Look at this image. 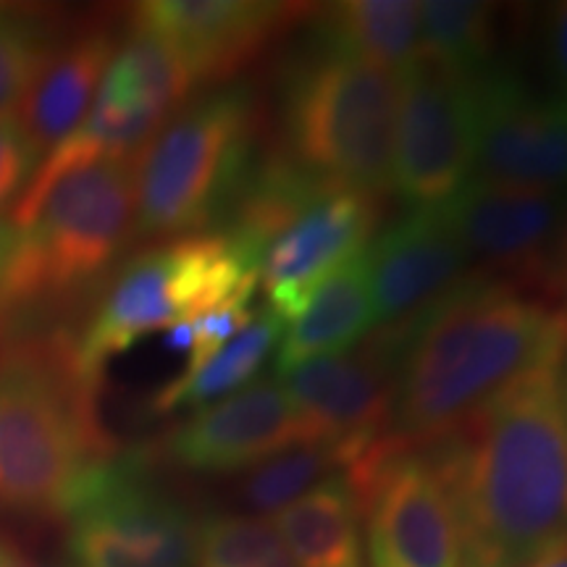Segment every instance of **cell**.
<instances>
[{"mask_svg":"<svg viewBox=\"0 0 567 567\" xmlns=\"http://www.w3.org/2000/svg\"><path fill=\"white\" fill-rule=\"evenodd\" d=\"M379 224L381 197L350 189H329L302 208L258 260L268 310L287 326L326 276L371 245Z\"/></svg>","mask_w":567,"mask_h":567,"instance_id":"e0dca14e","label":"cell"},{"mask_svg":"<svg viewBox=\"0 0 567 567\" xmlns=\"http://www.w3.org/2000/svg\"><path fill=\"white\" fill-rule=\"evenodd\" d=\"M266 142L268 116L250 84L189 101L134 161V239L161 245L224 226Z\"/></svg>","mask_w":567,"mask_h":567,"instance_id":"8992f818","label":"cell"},{"mask_svg":"<svg viewBox=\"0 0 567 567\" xmlns=\"http://www.w3.org/2000/svg\"><path fill=\"white\" fill-rule=\"evenodd\" d=\"M252 310V297H243V300H231L221 305V308L210 310L193 321V347H189L187 368L184 371H193V368L203 365L210 354H216L221 347L239 334L245 326L255 321Z\"/></svg>","mask_w":567,"mask_h":567,"instance_id":"f1b7e54d","label":"cell"},{"mask_svg":"<svg viewBox=\"0 0 567 567\" xmlns=\"http://www.w3.org/2000/svg\"><path fill=\"white\" fill-rule=\"evenodd\" d=\"M375 329L421 316L473 274L467 252L442 205L410 210L368 245Z\"/></svg>","mask_w":567,"mask_h":567,"instance_id":"ac0fdd59","label":"cell"},{"mask_svg":"<svg viewBox=\"0 0 567 567\" xmlns=\"http://www.w3.org/2000/svg\"><path fill=\"white\" fill-rule=\"evenodd\" d=\"M59 42L42 11L0 6V118L13 116Z\"/></svg>","mask_w":567,"mask_h":567,"instance_id":"484cf974","label":"cell"},{"mask_svg":"<svg viewBox=\"0 0 567 567\" xmlns=\"http://www.w3.org/2000/svg\"><path fill=\"white\" fill-rule=\"evenodd\" d=\"M313 442L308 423L276 375L197 408L161 436L151 457L200 476L247 473L297 444Z\"/></svg>","mask_w":567,"mask_h":567,"instance_id":"4fadbf2b","label":"cell"},{"mask_svg":"<svg viewBox=\"0 0 567 567\" xmlns=\"http://www.w3.org/2000/svg\"><path fill=\"white\" fill-rule=\"evenodd\" d=\"M342 473L360 502L368 567H460L455 513L423 450L381 439Z\"/></svg>","mask_w":567,"mask_h":567,"instance_id":"30bf717a","label":"cell"},{"mask_svg":"<svg viewBox=\"0 0 567 567\" xmlns=\"http://www.w3.org/2000/svg\"><path fill=\"white\" fill-rule=\"evenodd\" d=\"M473 274L528 289H557L555 245L567 221L563 193H523L467 182L442 205Z\"/></svg>","mask_w":567,"mask_h":567,"instance_id":"9a60e30c","label":"cell"},{"mask_svg":"<svg viewBox=\"0 0 567 567\" xmlns=\"http://www.w3.org/2000/svg\"><path fill=\"white\" fill-rule=\"evenodd\" d=\"M122 38L111 27H87L61 40L21 97L13 118L40 158L53 153L87 116Z\"/></svg>","mask_w":567,"mask_h":567,"instance_id":"d6986e66","label":"cell"},{"mask_svg":"<svg viewBox=\"0 0 567 567\" xmlns=\"http://www.w3.org/2000/svg\"><path fill=\"white\" fill-rule=\"evenodd\" d=\"M547 55L555 74L559 97L567 101V3H559L549 13L547 27Z\"/></svg>","mask_w":567,"mask_h":567,"instance_id":"f546056e","label":"cell"},{"mask_svg":"<svg viewBox=\"0 0 567 567\" xmlns=\"http://www.w3.org/2000/svg\"><path fill=\"white\" fill-rule=\"evenodd\" d=\"M476 163V84L421 59L400 74L392 193L413 210L439 208L465 189Z\"/></svg>","mask_w":567,"mask_h":567,"instance_id":"8fae6325","label":"cell"},{"mask_svg":"<svg viewBox=\"0 0 567 567\" xmlns=\"http://www.w3.org/2000/svg\"><path fill=\"white\" fill-rule=\"evenodd\" d=\"M255 289L258 268L224 231L145 247L103 287L101 302L74 339L76 365L101 384L105 365L140 339L255 297Z\"/></svg>","mask_w":567,"mask_h":567,"instance_id":"52a82bcc","label":"cell"},{"mask_svg":"<svg viewBox=\"0 0 567 567\" xmlns=\"http://www.w3.org/2000/svg\"><path fill=\"white\" fill-rule=\"evenodd\" d=\"M0 567H45L34 563L32 557H27L19 547H13L9 542H0Z\"/></svg>","mask_w":567,"mask_h":567,"instance_id":"1f68e13d","label":"cell"},{"mask_svg":"<svg viewBox=\"0 0 567 567\" xmlns=\"http://www.w3.org/2000/svg\"><path fill=\"white\" fill-rule=\"evenodd\" d=\"M476 84V163L471 182L523 193L567 189V101L534 95L520 74L488 66Z\"/></svg>","mask_w":567,"mask_h":567,"instance_id":"7c38bea8","label":"cell"},{"mask_svg":"<svg viewBox=\"0 0 567 567\" xmlns=\"http://www.w3.org/2000/svg\"><path fill=\"white\" fill-rule=\"evenodd\" d=\"M528 567H567V551H559V555L544 557V559H538V563L528 565Z\"/></svg>","mask_w":567,"mask_h":567,"instance_id":"d6a6232c","label":"cell"},{"mask_svg":"<svg viewBox=\"0 0 567 567\" xmlns=\"http://www.w3.org/2000/svg\"><path fill=\"white\" fill-rule=\"evenodd\" d=\"M281 331V318L268 308L260 310L250 326H245L203 365L193 368V371H182L166 386H161L151 400V413L168 415L187 408L197 410L247 386L274 354Z\"/></svg>","mask_w":567,"mask_h":567,"instance_id":"603a6c76","label":"cell"},{"mask_svg":"<svg viewBox=\"0 0 567 567\" xmlns=\"http://www.w3.org/2000/svg\"><path fill=\"white\" fill-rule=\"evenodd\" d=\"M271 523L297 567H363V515L342 471L318 481Z\"/></svg>","mask_w":567,"mask_h":567,"instance_id":"44dd1931","label":"cell"},{"mask_svg":"<svg viewBox=\"0 0 567 567\" xmlns=\"http://www.w3.org/2000/svg\"><path fill=\"white\" fill-rule=\"evenodd\" d=\"M400 74L308 40L284 59L276 76L271 145L305 174L334 189L392 193V155Z\"/></svg>","mask_w":567,"mask_h":567,"instance_id":"5b68a950","label":"cell"},{"mask_svg":"<svg viewBox=\"0 0 567 567\" xmlns=\"http://www.w3.org/2000/svg\"><path fill=\"white\" fill-rule=\"evenodd\" d=\"M17 226L9 221V216L0 218V276L6 271V264H9L13 245H17Z\"/></svg>","mask_w":567,"mask_h":567,"instance_id":"4dcf8cb0","label":"cell"},{"mask_svg":"<svg viewBox=\"0 0 567 567\" xmlns=\"http://www.w3.org/2000/svg\"><path fill=\"white\" fill-rule=\"evenodd\" d=\"M375 331L368 247L334 268L310 292L292 321L284 326L276 347V375H284L310 360L350 352L360 339Z\"/></svg>","mask_w":567,"mask_h":567,"instance_id":"ffe728a7","label":"cell"},{"mask_svg":"<svg viewBox=\"0 0 567 567\" xmlns=\"http://www.w3.org/2000/svg\"><path fill=\"white\" fill-rule=\"evenodd\" d=\"M565 400H567V375H565Z\"/></svg>","mask_w":567,"mask_h":567,"instance_id":"e575fe53","label":"cell"},{"mask_svg":"<svg viewBox=\"0 0 567 567\" xmlns=\"http://www.w3.org/2000/svg\"><path fill=\"white\" fill-rule=\"evenodd\" d=\"M557 287L565 289L567 292V260L563 264V268H559V279H557Z\"/></svg>","mask_w":567,"mask_h":567,"instance_id":"836d02e7","label":"cell"},{"mask_svg":"<svg viewBox=\"0 0 567 567\" xmlns=\"http://www.w3.org/2000/svg\"><path fill=\"white\" fill-rule=\"evenodd\" d=\"M496 6L476 0L421 3L423 59L460 74H481L492 66L496 45Z\"/></svg>","mask_w":567,"mask_h":567,"instance_id":"cb8c5ba5","label":"cell"},{"mask_svg":"<svg viewBox=\"0 0 567 567\" xmlns=\"http://www.w3.org/2000/svg\"><path fill=\"white\" fill-rule=\"evenodd\" d=\"M386 442L425 450L528 373L563 365L567 308L536 289L471 274L413 321L392 326Z\"/></svg>","mask_w":567,"mask_h":567,"instance_id":"6da1fadb","label":"cell"},{"mask_svg":"<svg viewBox=\"0 0 567 567\" xmlns=\"http://www.w3.org/2000/svg\"><path fill=\"white\" fill-rule=\"evenodd\" d=\"M195 567H297V563L268 517L213 515L200 520Z\"/></svg>","mask_w":567,"mask_h":567,"instance_id":"4316f807","label":"cell"},{"mask_svg":"<svg viewBox=\"0 0 567 567\" xmlns=\"http://www.w3.org/2000/svg\"><path fill=\"white\" fill-rule=\"evenodd\" d=\"M147 452L118 455L69 509L74 567H195L200 520L147 476Z\"/></svg>","mask_w":567,"mask_h":567,"instance_id":"9c48e42d","label":"cell"},{"mask_svg":"<svg viewBox=\"0 0 567 567\" xmlns=\"http://www.w3.org/2000/svg\"><path fill=\"white\" fill-rule=\"evenodd\" d=\"M97 386L61 331L0 342V507L66 517L118 457L97 413Z\"/></svg>","mask_w":567,"mask_h":567,"instance_id":"3957f363","label":"cell"},{"mask_svg":"<svg viewBox=\"0 0 567 567\" xmlns=\"http://www.w3.org/2000/svg\"><path fill=\"white\" fill-rule=\"evenodd\" d=\"M423 452L455 513L460 567H528L567 551L563 365L528 373Z\"/></svg>","mask_w":567,"mask_h":567,"instance_id":"7a4b0ae2","label":"cell"},{"mask_svg":"<svg viewBox=\"0 0 567 567\" xmlns=\"http://www.w3.org/2000/svg\"><path fill=\"white\" fill-rule=\"evenodd\" d=\"M310 32L347 55L392 74L423 59L421 3L413 0H344L316 6Z\"/></svg>","mask_w":567,"mask_h":567,"instance_id":"7402d4cb","label":"cell"},{"mask_svg":"<svg viewBox=\"0 0 567 567\" xmlns=\"http://www.w3.org/2000/svg\"><path fill=\"white\" fill-rule=\"evenodd\" d=\"M42 158L21 132L17 118H0V213H11L30 187Z\"/></svg>","mask_w":567,"mask_h":567,"instance_id":"83f0119b","label":"cell"},{"mask_svg":"<svg viewBox=\"0 0 567 567\" xmlns=\"http://www.w3.org/2000/svg\"><path fill=\"white\" fill-rule=\"evenodd\" d=\"M313 13L310 3L276 0H147L130 21L166 40L197 87H226Z\"/></svg>","mask_w":567,"mask_h":567,"instance_id":"5bb4252c","label":"cell"},{"mask_svg":"<svg viewBox=\"0 0 567 567\" xmlns=\"http://www.w3.org/2000/svg\"><path fill=\"white\" fill-rule=\"evenodd\" d=\"M308 423L313 442L334 450L347 471L386 436L392 410V342L375 329L358 350L310 360L276 375Z\"/></svg>","mask_w":567,"mask_h":567,"instance_id":"2e32d148","label":"cell"},{"mask_svg":"<svg viewBox=\"0 0 567 567\" xmlns=\"http://www.w3.org/2000/svg\"><path fill=\"white\" fill-rule=\"evenodd\" d=\"M195 90L179 53L155 32L130 21V32L118 42L87 116L42 158L9 221H24L40 195L71 168L101 158H134L176 111L193 101Z\"/></svg>","mask_w":567,"mask_h":567,"instance_id":"ba28073f","label":"cell"},{"mask_svg":"<svg viewBox=\"0 0 567 567\" xmlns=\"http://www.w3.org/2000/svg\"><path fill=\"white\" fill-rule=\"evenodd\" d=\"M342 471L331 446L321 442L297 444L266 463L255 465L245 473L239 484V499L250 515L271 517L310 492L318 481Z\"/></svg>","mask_w":567,"mask_h":567,"instance_id":"d4e9b609","label":"cell"},{"mask_svg":"<svg viewBox=\"0 0 567 567\" xmlns=\"http://www.w3.org/2000/svg\"><path fill=\"white\" fill-rule=\"evenodd\" d=\"M134 158H101L55 179L17 226L0 276V342L42 326L103 287L134 239Z\"/></svg>","mask_w":567,"mask_h":567,"instance_id":"277c9868","label":"cell"}]
</instances>
